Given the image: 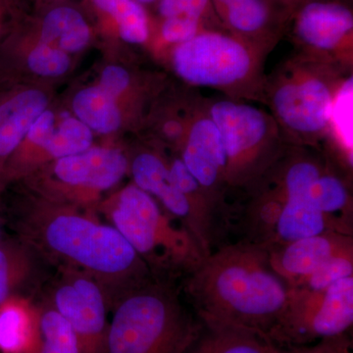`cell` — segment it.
<instances>
[{"instance_id":"1","label":"cell","mask_w":353,"mask_h":353,"mask_svg":"<svg viewBox=\"0 0 353 353\" xmlns=\"http://www.w3.org/2000/svg\"><path fill=\"white\" fill-rule=\"evenodd\" d=\"M189 275L188 294L201 324L234 327L271 340L290 288L272 268L266 246H225L206 255Z\"/></svg>"},{"instance_id":"2","label":"cell","mask_w":353,"mask_h":353,"mask_svg":"<svg viewBox=\"0 0 353 353\" xmlns=\"http://www.w3.org/2000/svg\"><path fill=\"white\" fill-rule=\"evenodd\" d=\"M34 212L23 219L25 240L50 259L122 294L150 282V266L111 225L70 208Z\"/></svg>"},{"instance_id":"3","label":"cell","mask_w":353,"mask_h":353,"mask_svg":"<svg viewBox=\"0 0 353 353\" xmlns=\"http://www.w3.org/2000/svg\"><path fill=\"white\" fill-rule=\"evenodd\" d=\"M201 329L173 290L145 283L120 294L105 353H187Z\"/></svg>"},{"instance_id":"4","label":"cell","mask_w":353,"mask_h":353,"mask_svg":"<svg viewBox=\"0 0 353 353\" xmlns=\"http://www.w3.org/2000/svg\"><path fill=\"white\" fill-rule=\"evenodd\" d=\"M104 212L148 266L192 273L206 256L185 227H176L157 201L136 185L121 190Z\"/></svg>"},{"instance_id":"5","label":"cell","mask_w":353,"mask_h":353,"mask_svg":"<svg viewBox=\"0 0 353 353\" xmlns=\"http://www.w3.org/2000/svg\"><path fill=\"white\" fill-rule=\"evenodd\" d=\"M353 324V276L323 290L290 288L271 340L280 347L312 345L343 336Z\"/></svg>"},{"instance_id":"6","label":"cell","mask_w":353,"mask_h":353,"mask_svg":"<svg viewBox=\"0 0 353 353\" xmlns=\"http://www.w3.org/2000/svg\"><path fill=\"white\" fill-rule=\"evenodd\" d=\"M173 64L176 74L192 85L225 87L248 76L252 57L240 41L217 32H203L176 46Z\"/></svg>"},{"instance_id":"7","label":"cell","mask_w":353,"mask_h":353,"mask_svg":"<svg viewBox=\"0 0 353 353\" xmlns=\"http://www.w3.org/2000/svg\"><path fill=\"white\" fill-rule=\"evenodd\" d=\"M53 303L75 332L82 353H105L108 299L99 282L71 271L55 290Z\"/></svg>"},{"instance_id":"8","label":"cell","mask_w":353,"mask_h":353,"mask_svg":"<svg viewBox=\"0 0 353 353\" xmlns=\"http://www.w3.org/2000/svg\"><path fill=\"white\" fill-rule=\"evenodd\" d=\"M210 115L226 148V181L240 183L263 143L268 130L266 118L259 109L232 101L216 102Z\"/></svg>"},{"instance_id":"9","label":"cell","mask_w":353,"mask_h":353,"mask_svg":"<svg viewBox=\"0 0 353 353\" xmlns=\"http://www.w3.org/2000/svg\"><path fill=\"white\" fill-rule=\"evenodd\" d=\"M129 162L117 148H90L75 155L54 160L55 182L70 192L80 194L79 201L112 189L126 175Z\"/></svg>"},{"instance_id":"10","label":"cell","mask_w":353,"mask_h":353,"mask_svg":"<svg viewBox=\"0 0 353 353\" xmlns=\"http://www.w3.org/2000/svg\"><path fill=\"white\" fill-rule=\"evenodd\" d=\"M131 171L134 185L150 196L157 197L165 210L180 220L204 252L209 254L213 236L202 224L189 199L174 187L168 166L163 160L153 153H141L132 160Z\"/></svg>"},{"instance_id":"11","label":"cell","mask_w":353,"mask_h":353,"mask_svg":"<svg viewBox=\"0 0 353 353\" xmlns=\"http://www.w3.org/2000/svg\"><path fill=\"white\" fill-rule=\"evenodd\" d=\"M266 248L273 270L294 288L332 257L353 250V241L352 234L328 232Z\"/></svg>"},{"instance_id":"12","label":"cell","mask_w":353,"mask_h":353,"mask_svg":"<svg viewBox=\"0 0 353 353\" xmlns=\"http://www.w3.org/2000/svg\"><path fill=\"white\" fill-rule=\"evenodd\" d=\"M274 106L281 120L299 132H318L328 125L334 101L326 83L309 78L282 85L274 95Z\"/></svg>"},{"instance_id":"13","label":"cell","mask_w":353,"mask_h":353,"mask_svg":"<svg viewBox=\"0 0 353 353\" xmlns=\"http://www.w3.org/2000/svg\"><path fill=\"white\" fill-rule=\"evenodd\" d=\"M182 160L208 196L209 194H215L220 183L226 181V148L211 118H201L192 125Z\"/></svg>"},{"instance_id":"14","label":"cell","mask_w":353,"mask_h":353,"mask_svg":"<svg viewBox=\"0 0 353 353\" xmlns=\"http://www.w3.org/2000/svg\"><path fill=\"white\" fill-rule=\"evenodd\" d=\"M48 105L44 92L32 88L0 99V170L24 143L32 123Z\"/></svg>"},{"instance_id":"15","label":"cell","mask_w":353,"mask_h":353,"mask_svg":"<svg viewBox=\"0 0 353 353\" xmlns=\"http://www.w3.org/2000/svg\"><path fill=\"white\" fill-rule=\"evenodd\" d=\"M353 16L347 7L330 2H311L297 19V34L304 43L318 48L331 50L352 32Z\"/></svg>"},{"instance_id":"16","label":"cell","mask_w":353,"mask_h":353,"mask_svg":"<svg viewBox=\"0 0 353 353\" xmlns=\"http://www.w3.org/2000/svg\"><path fill=\"white\" fill-rule=\"evenodd\" d=\"M328 232L352 234L343 221L324 214L305 199H285L273 239L265 246L285 245Z\"/></svg>"},{"instance_id":"17","label":"cell","mask_w":353,"mask_h":353,"mask_svg":"<svg viewBox=\"0 0 353 353\" xmlns=\"http://www.w3.org/2000/svg\"><path fill=\"white\" fill-rule=\"evenodd\" d=\"M39 339V309L23 297L0 304V352L34 353Z\"/></svg>"},{"instance_id":"18","label":"cell","mask_w":353,"mask_h":353,"mask_svg":"<svg viewBox=\"0 0 353 353\" xmlns=\"http://www.w3.org/2000/svg\"><path fill=\"white\" fill-rule=\"evenodd\" d=\"M261 334L223 325H204L199 338L187 353H285Z\"/></svg>"},{"instance_id":"19","label":"cell","mask_w":353,"mask_h":353,"mask_svg":"<svg viewBox=\"0 0 353 353\" xmlns=\"http://www.w3.org/2000/svg\"><path fill=\"white\" fill-rule=\"evenodd\" d=\"M90 39V29L82 14L60 6L46 14L41 24V41L66 53L83 50Z\"/></svg>"},{"instance_id":"20","label":"cell","mask_w":353,"mask_h":353,"mask_svg":"<svg viewBox=\"0 0 353 353\" xmlns=\"http://www.w3.org/2000/svg\"><path fill=\"white\" fill-rule=\"evenodd\" d=\"M72 106L77 118L99 134L117 131L122 123L116 99L99 85L81 90L74 97Z\"/></svg>"},{"instance_id":"21","label":"cell","mask_w":353,"mask_h":353,"mask_svg":"<svg viewBox=\"0 0 353 353\" xmlns=\"http://www.w3.org/2000/svg\"><path fill=\"white\" fill-rule=\"evenodd\" d=\"M99 10L115 20L121 39L141 44L148 39V22L145 8L137 0H92Z\"/></svg>"},{"instance_id":"22","label":"cell","mask_w":353,"mask_h":353,"mask_svg":"<svg viewBox=\"0 0 353 353\" xmlns=\"http://www.w3.org/2000/svg\"><path fill=\"white\" fill-rule=\"evenodd\" d=\"M34 353H82L75 332L53 307L39 310V345Z\"/></svg>"},{"instance_id":"23","label":"cell","mask_w":353,"mask_h":353,"mask_svg":"<svg viewBox=\"0 0 353 353\" xmlns=\"http://www.w3.org/2000/svg\"><path fill=\"white\" fill-rule=\"evenodd\" d=\"M94 134L92 130L78 118L68 117L55 129L43 152L53 160L78 154L92 148Z\"/></svg>"},{"instance_id":"24","label":"cell","mask_w":353,"mask_h":353,"mask_svg":"<svg viewBox=\"0 0 353 353\" xmlns=\"http://www.w3.org/2000/svg\"><path fill=\"white\" fill-rule=\"evenodd\" d=\"M30 271L31 260L26 248L11 241H0V304L12 296Z\"/></svg>"},{"instance_id":"25","label":"cell","mask_w":353,"mask_h":353,"mask_svg":"<svg viewBox=\"0 0 353 353\" xmlns=\"http://www.w3.org/2000/svg\"><path fill=\"white\" fill-rule=\"evenodd\" d=\"M305 199L317 210L339 219L336 214L348 208L350 196L341 179L322 173L311 185Z\"/></svg>"},{"instance_id":"26","label":"cell","mask_w":353,"mask_h":353,"mask_svg":"<svg viewBox=\"0 0 353 353\" xmlns=\"http://www.w3.org/2000/svg\"><path fill=\"white\" fill-rule=\"evenodd\" d=\"M350 276H353V250L332 257L294 288L307 290H323L338 281Z\"/></svg>"},{"instance_id":"27","label":"cell","mask_w":353,"mask_h":353,"mask_svg":"<svg viewBox=\"0 0 353 353\" xmlns=\"http://www.w3.org/2000/svg\"><path fill=\"white\" fill-rule=\"evenodd\" d=\"M27 65L37 75L59 77L68 71L71 60L65 51L39 41L28 54Z\"/></svg>"},{"instance_id":"28","label":"cell","mask_w":353,"mask_h":353,"mask_svg":"<svg viewBox=\"0 0 353 353\" xmlns=\"http://www.w3.org/2000/svg\"><path fill=\"white\" fill-rule=\"evenodd\" d=\"M226 9L230 25L243 32L259 31L266 23L268 16L262 0H236Z\"/></svg>"},{"instance_id":"29","label":"cell","mask_w":353,"mask_h":353,"mask_svg":"<svg viewBox=\"0 0 353 353\" xmlns=\"http://www.w3.org/2000/svg\"><path fill=\"white\" fill-rule=\"evenodd\" d=\"M321 175V169L317 164L310 161L296 162L285 172L283 196L285 199H305L311 185Z\"/></svg>"},{"instance_id":"30","label":"cell","mask_w":353,"mask_h":353,"mask_svg":"<svg viewBox=\"0 0 353 353\" xmlns=\"http://www.w3.org/2000/svg\"><path fill=\"white\" fill-rule=\"evenodd\" d=\"M201 18L190 15H176L165 18L161 34L165 41L181 44L194 39L199 34Z\"/></svg>"},{"instance_id":"31","label":"cell","mask_w":353,"mask_h":353,"mask_svg":"<svg viewBox=\"0 0 353 353\" xmlns=\"http://www.w3.org/2000/svg\"><path fill=\"white\" fill-rule=\"evenodd\" d=\"M54 132L55 115L52 111L46 109L32 123L25 139L30 145L43 152L44 146L48 145Z\"/></svg>"},{"instance_id":"32","label":"cell","mask_w":353,"mask_h":353,"mask_svg":"<svg viewBox=\"0 0 353 353\" xmlns=\"http://www.w3.org/2000/svg\"><path fill=\"white\" fill-rule=\"evenodd\" d=\"M130 81L131 78L126 69L110 65L101 72L99 87L114 99H117L129 87Z\"/></svg>"},{"instance_id":"33","label":"cell","mask_w":353,"mask_h":353,"mask_svg":"<svg viewBox=\"0 0 353 353\" xmlns=\"http://www.w3.org/2000/svg\"><path fill=\"white\" fill-rule=\"evenodd\" d=\"M209 0H160L159 13L164 18L176 15H190L201 18Z\"/></svg>"},{"instance_id":"34","label":"cell","mask_w":353,"mask_h":353,"mask_svg":"<svg viewBox=\"0 0 353 353\" xmlns=\"http://www.w3.org/2000/svg\"><path fill=\"white\" fill-rule=\"evenodd\" d=\"M345 336V334H343L336 338L317 341L312 345L287 347L285 353H336Z\"/></svg>"},{"instance_id":"35","label":"cell","mask_w":353,"mask_h":353,"mask_svg":"<svg viewBox=\"0 0 353 353\" xmlns=\"http://www.w3.org/2000/svg\"><path fill=\"white\" fill-rule=\"evenodd\" d=\"M165 132H166L167 136L176 138V137L180 134H179V132H180V124L176 122L167 123L166 126H165Z\"/></svg>"},{"instance_id":"36","label":"cell","mask_w":353,"mask_h":353,"mask_svg":"<svg viewBox=\"0 0 353 353\" xmlns=\"http://www.w3.org/2000/svg\"><path fill=\"white\" fill-rule=\"evenodd\" d=\"M336 353H352V350H350V341L348 340L347 336L343 338Z\"/></svg>"},{"instance_id":"37","label":"cell","mask_w":353,"mask_h":353,"mask_svg":"<svg viewBox=\"0 0 353 353\" xmlns=\"http://www.w3.org/2000/svg\"><path fill=\"white\" fill-rule=\"evenodd\" d=\"M236 0H217L218 3H220L221 6L228 7L231 6L232 3H234Z\"/></svg>"},{"instance_id":"38","label":"cell","mask_w":353,"mask_h":353,"mask_svg":"<svg viewBox=\"0 0 353 353\" xmlns=\"http://www.w3.org/2000/svg\"><path fill=\"white\" fill-rule=\"evenodd\" d=\"M137 1L139 2V3H150V2L155 1V0H137Z\"/></svg>"},{"instance_id":"39","label":"cell","mask_w":353,"mask_h":353,"mask_svg":"<svg viewBox=\"0 0 353 353\" xmlns=\"http://www.w3.org/2000/svg\"><path fill=\"white\" fill-rule=\"evenodd\" d=\"M0 6H1V4H0ZM1 6H0V15H1ZM0 27H1V24H0Z\"/></svg>"},{"instance_id":"40","label":"cell","mask_w":353,"mask_h":353,"mask_svg":"<svg viewBox=\"0 0 353 353\" xmlns=\"http://www.w3.org/2000/svg\"><path fill=\"white\" fill-rule=\"evenodd\" d=\"M0 236H1V229H0Z\"/></svg>"}]
</instances>
